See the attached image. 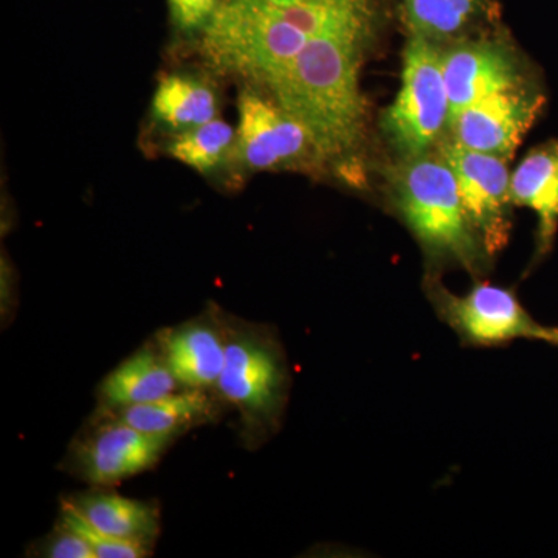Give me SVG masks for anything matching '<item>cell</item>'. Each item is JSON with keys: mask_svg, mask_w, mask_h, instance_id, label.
<instances>
[{"mask_svg": "<svg viewBox=\"0 0 558 558\" xmlns=\"http://www.w3.org/2000/svg\"><path fill=\"white\" fill-rule=\"evenodd\" d=\"M365 36L311 38L267 84L271 97L310 132L323 159L352 153L363 138L366 101L360 89Z\"/></svg>", "mask_w": 558, "mask_h": 558, "instance_id": "obj_1", "label": "cell"}, {"mask_svg": "<svg viewBox=\"0 0 558 558\" xmlns=\"http://www.w3.org/2000/svg\"><path fill=\"white\" fill-rule=\"evenodd\" d=\"M388 178L396 207L429 255L478 270L487 253L465 216L449 163L428 153L403 157Z\"/></svg>", "mask_w": 558, "mask_h": 558, "instance_id": "obj_2", "label": "cell"}, {"mask_svg": "<svg viewBox=\"0 0 558 558\" xmlns=\"http://www.w3.org/2000/svg\"><path fill=\"white\" fill-rule=\"evenodd\" d=\"M201 32L202 50L216 69L263 86L310 40L259 0H220Z\"/></svg>", "mask_w": 558, "mask_h": 558, "instance_id": "obj_3", "label": "cell"}, {"mask_svg": "<svg viewBox=\"0 0 558 558\" xmlns=\"http://www.w3.org/2000/svg\"><path fill=\"white\" fill-rule=\"evenodd\" d=\"M226 365L216 391L240 414L242 435L250 442L278 428L288 395V368L277 341L266 329L222 318Z\"/></svg>", "mask_w": 558, "mask_h": 558, "instance_id": "obj_4", "label": "cell"}, {"mask_svg": "<svg viewBox=\"0 0 558 558\" xmlns=\"http://www.w3.org/2000/svg\"><path fill=\"white\" fill-rule=\"evenodd\" d=\"M450 101L442 50L413 36L403 51L402 83L384 117V130L403 157L427 154L449 128Z\"/></svg>", "mask_w": 558, "mask_h": 558, "instance_id": "obj_5", "label": "cell"}, {"mask_svg": "<svg viewBox=\"0 0 558 558\" xmlns=\"http://www.w3.org/2000/svg\"><path fill=\"white\" fill-rule=\"evenodd\" d=\"M439 156L457 178L470 226L487 255H497L508 244L513 205L508 159L465 148L454 140L439 146Z\"/></svg>", "mask_w": 558, "mask_h": 558, "instance_id": "obj_6", "label": "cell"}, {"mask_svg": "<svg viewBox=\"0 0 558 558\" xmlns=\"http://www.w3.org/2000/svg\"><path fill=\"white\" fill-rule=\"evenodd\" d=\"M238 108L240 123L231 157L244 170H279L323 159L306 128L274 97L245 89Z\"/></svg>", "mask_w": 558, "mask_h": 558, "instance_id": "obj_7", "label": "cell"}, {"mask_svg": "<svg viewBox=\"0 0 558 558\" xmlns=\"http://www.w3.org/2000/svg\"><path fill=\"white\" fill-rule=\"evenodd\" d=\"M432 292L440 317L468 343L494 347L517 339L550 341L553 328L538 325L512 290L478 282L462 296L440 286Z\"/></svg>", "mask_w": 558, "mask_h": 558, "instance_id": "obj_8", "label": "cell"}, {"mask_svg": "<svg viewBox=\"0 0 558 558\" xmlns=\"http://www.w3.org/2000/svg\"><path fill=\"white\" fill-rule=\"evenodd\" d=\"M172 440L145 435L105 413L73 444L70 470L95 487H110L159 464Z\"/></svg>", "mask_w": 558, "mask_h": 558, "instance_id": "obj_9", "label": "cell"}, {"mask_svg": "<svg viewBox=\"0 0 558 558\" xmlns=\"http://www.w3.org/2000/svg\"><path fill=\"white\" fill-rule=\"evenodd\" d=\"M542 92L521 84L473 102L450 124L465 148L510 159L545 108Z\"/></svg>", "mask_w": 558, "mask_h": 558, "instance_id": "obj_10", "label": "cell"}, {"mask_svg": "<svg viewBox=\"0 0 558 558\" xmlns=\"http://www.w3.org/2000/svg\"><path fill=\"white\" fill-rule=\"evenodd\" d=\"M442 72L450 101L449 126L473 102L526 84L515 54L490 40L458 44L442 51Z\"/></svg>", "mask_w": 558, "mask_h": 558, "instance_id": "obj_11", "label": "cell"}, {"mask_svg": "<svg viewBox=\"0 0 558 558\" xmlns=\"http://www.w3.org/2000/svg\"><path fill=\"white\" fill-rule=\"evenodd\" d=\"M159 341L171 373L182 388L216 389L226 365L222 317H199L163 330Z\"/></svg>", "mask_w": 558, "mask_h": 558, "instance_id": "obj_12", "label": "cell"}, {"mask_svg": "<svg viewBox=\"0 0 558 558\" xmlns=\"http://www.w3.org/2000/svg\"><path fill=\"white\" fill-rule=\"evenodd\" d=\"M510 196L537 216V258H545L558 231V138L535 146L520 161L510 175Z\"/></svg>", "mask_w": 558, "mask_h": 558, "instance_id": "obj_13", "label": "cell"}, {"mask_svg": "<svg viewBox=\"0 0 558 558\" xmlns=\"http://www.w3.org/2000/svg\"><path fill=\"white\" fill-rule=\"evenodd\" d=\"M159 341L140 348L110 371L98 388L101 410L112 411L154 402L178 391Z\"/></svg>", "mask_w": 558, "mask_h": 558, "instance_id": "obj_14", "label": "cell"}, {"mask_svg": "<svg viewBox=\"0 0 558 558\" xmlns=\"http://www.w3.org/2000/svg\"><path fill=\"white\" fill-rule=\"evenodd\" d=\"M208 391L209 389L182 388L154 402L101 411L112 414L145 435L174 440L189 429L199 427L209 418L218 416V402Z\"/></svg>", "mask_w": 558, "mask_h": 558, "instance_id": "obj_15", "label": "cell"}, {"mask_svg": "<svg viewBox=\"0 0 558 558\" xmlns=\"http://www.w3.org/2000/svg\"><path fill=\"white\" fill-rule=\"evenodd\" d=\"M68 501L90 526L112 537L154 545L159 535V510L150 502L108 490L86 492Z\"/></svg>", "mask_w": 558, "mask_h": 558, "instance_id": "obj_16", "label": "cell"}, {"mask_svg": "<svg viewBox=\"0 0 558 558\" xmlns=\"http://www.w3.org/2000/svg\"><path fill=\"white\" fill-rule=\"evenodd\" d=\"M307 38L368 36V0H259Z\"/></svg>", "mask_w": 558, "mask_h": 558, "instance_id": "obj_17", "label": "cell"}, {"mask_svg": "<svg viewBox=\"0 0 558 558\" xmlns=\"http://www.w3.org/2000/svg\"><path fill=\"white\" fill-rule=\"evenodd\" d=\"M153 116L161 126L180 134L218 119V98L205 81L168 75L157 84Z\"/></svg>", "mask_w": 558, "mask_h": 558, "instance_id": "obj_18", "label": "cell"}, {"mask_svg": "<svg viewBox=\"0 0 558 558\" xmlns=\"http://www.w3.org/2000/svg\"><path fill=\"white\" fill-rule=\"evenodd\" d=\"M236 130L223 120L215 119L194 130L175 134L168 154L186 167L208 174L218 170L233 154Z\"/></svg>", "mask_w": 558, "mask_h": 558, "instance_id": "obj_19", "label": "cell"}, {"mask_svg": "<svg viewBox=\"0 0 558 558\" xmlns=\"http://www.w3.org/2000/svg\"><path fill=\"white\" fill-rule=\"evenodd\" d=\"M405 21L413 36L429 40L454 35L478 10V0H403Z\"/></svg>", "mask_w": 558, "mask_h": 558, "instance_id": "obj_20", "label": "cell"}, {"mask_svg": "<svg viewBox=\"0 0 558 558\" xmlns=\"http://www.w3.org/2000/svg\"><path fill=\"white\" fill-rule=\"evenodd\" d=\"M60 521L86 539L87 545L94 550L95 558H143L149 557L153 554L154 545L112 537V535L105 534V532L90 526L70 506L68 499L61 502Z\"/></svg>", "mask_w": 558, "mask_h": 558, "instance_id": "obj_21", "label": "cell"}, {"mask_svg": "<svg viewBox=\"0 0 558 558\" xmlns=\"http://www.w3.org/2000/svg\"><path fill=\"white\" fill-rule=\"evenodd\" d=\"M38 556L47 558H95L94 550L86 539L61 521L49 537L44 538Z\"/></svg>", "mask_w": 558, "mask_h": 558, "instance_id": "obj_22", "label": "cell"}, {"mask_svg": "<svg viewBox=\"0 0 558 558\" xmlns=\"http://www.w3.org/2000/svg\"><path fill=\"white\" fill-rule=\"evenodd\" d=\"M220 0H168L172 22L183 32L202 31Z\"/></svg>", "mask_w": 558, "mask_h": 558, "instance_id": "obj_23", "label": "cell"}, {"mask_svg": "<svg viewBox=\"0 0 558 558\" xmlns=\"http://www.w3.org/2000/svg\"><path fill=\"white\" fill-rule=\"evenodd\" d=\"M549 343L556 344V347H558V328H553Z\"/></svg>", "mask_w": 558, "mask_h": 558, "instance_id": "obj_24", "label": "cell"}]
</instances>
